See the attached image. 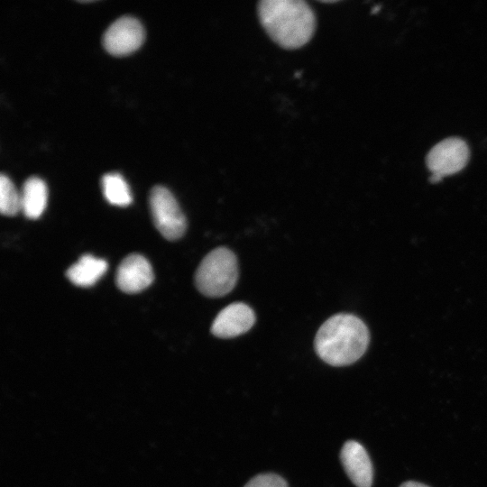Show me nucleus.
<instances>
[{
  "label": "nucleus",
  "mask_w": 487,
  "mask_h": 487,
  "mask_svg": "<svg viewBox=\"0 0 487 487\" xmlns=\"http://www.w3.org/2000/svg\"><path fill=\"white\" fill-rule=\"evenodd\" d=\"M260 23L269 37L286 50L299 49L313 37L317 18L302 0H262L257 5Z\"/></svg>",
  "instance_id": "1"
},
{
  "label": "nucleus",
  "mask_w": 487,
  "mask_h": 487,
  "mask_svg": "<svg viewBox=\"0 0 487 487\" xmlns=\"http://www.w3.org/2000/svg\"><path fill=\"white\" fill-rule=\"evenodd\" d=\"M366 325L351 314H336L318 329L315 350L325 363L333 366L349 365L360 359L369 345Z\"/></svg>",
  "instance_id": "2"
},
{
  "label": "nucleus",
  "mask_w": 487,
  "mask_h": 487,
  "mask_svg": "<svg viewBox=\"0 0 487 487\" xmlns=\"http://www.w3.org/2000/svg\"><path fill=\"white\" fill-rule=\"evenodd\" d=\"M237 280L236 256L225 247H218L207 253L195 274L198 289L211 298L228 294L234 288Z\"/></svg>",
  "instance_id": "3"
},
{
  "label": "nucleus",
  "mask_w": 487,
  "mask_h": 487,
  "mask_svg": "<svg viewBox=\"0 0 487 487\" xmlns=\"http://www.w3.org/2000/svg\"><path fill=\"white\" fill-rule=\"evenodd\" d=\"M152 218L161 234L170 241L182 237L187 229V220L178 201L163 186H154L149 195Z\"/></svg>",
  "instance_id": "4"
},
{
  "label": "nucleus",
  "mask_w": 487,
  "mask_h": 487,
  "mask_svg": "<svg viewBox=\"0 0 487 487\" xmlns=\"http://www.w3.org/2000/svg\"><path fill=\"white\" fill-rule=\"evenodd\" d=\"M466 142L457 137L446 138L431 148L426 163L432 174L443 179L462 170L469 160Z\"/></svg>",
  "instance_id": "5"
},
{
  "label": "nucleus",
  "mask_w": 487,
  "mask_h": 487,
  "mask_svg": "<svg viewBox=\"0 0 487 487\" xmlns=\"http://www.w3.org/2000/svg\"><path fill=\"white\" fill-rule=\"evenodd\" d=\"M144 31L141 23L130 15L115 20L102 37L104 48L113 55H125L135 51L142 42Z\"/></svg>",
  "instance_id": "6"
},
{
  "label": "nucleus",
  "mask_w": 487,
  "mask_h": 487,
  "mask_svg": "<svg viewBox=\"0 0 487 487\" xmlns=\"http://www.w3.org/2000/svg\"><path fill=\"white\" fill-rule=\"evenodd\" d=\"M150 262L141 254L132 253L118 265L115 283L119 289L128 294L141 292L153 281Z\"/></svg>",
  "instance_id": "7"
},
{
  "label": "nucleus",
  "mask_w": 487,
  "mask_h": 487,
  "mask_svg": "<svg viewBox=\"0 0 487 487\" xmlns=\"http://www.w3.org/2000/svg\"><path fill=\"white\" fill-rule=\"evenodd\" d=\"M254 322L253 310L244 303L234 302L217 314L212 323L211 333L220 338H231L246 333Z\"/></svg>",
  "instance_id": "8"
},
{
  "label": "nucleus",
  "mask_w": 487,
  "mask_h": 487,
  "mask_svg": "<svg viewBox=\"0 0 487 487\" xmlns=\"http://www.w3.org/2000/svg\"><path fill=\"white\" fill-rule=\"evenodd\" d=\"M340 459L345 471L356 487H371L373 469L371 459L364 447L356 441L344 444Z\"/></svg>",
  "instance_id": "9"
},
{
  "label": "nucleus",
  "mask_w": 487,
  "mask_h": 487,
  "mask_svg": "<svg viewBox=\"0 0 487 487\" xmlns=\"http://www.w3.org/2000/svg\"><path fill=\"white\" fill-rule=\"evenodd\" d=\"M107 262L91 254L82 255L66 271L69 281L79 287L94 285L106 271Z\"/></svg>",
  "instance_id": "10"
},
{
  "label": "nucleus",
  "mask_w": 487,
  "mask_h": 487,
  "mask_svg": "<svg viewBox=\"0 0 487 487\" xmlns=\"http://www.w3.org/2000/svg\"><path fill=\"white\" fill-rule=\"evenodd\" d=\"M21 211L30 219L41 216L47 204V187L44 181L35 176L28 178L22 188Z\"/></svg>",
  "instance_id": "11"
},
{
  "label": "nucleus",
  "mask_w": 487,
  "mask_h": 487,
  "mask_svg": "<svg viewBox=\"0 0 487 487\" xmlns=\"http://www.w3.org/2000/svg\"><path fill=\"white\" fill-rule=\"evenodd\" d=\"M102 189L106 199L112 205L126 207L132 201L129 187L117 172H108L102 176Z\"/></svg>",
  "instance_id": "12"
},
{
  "label": "nucleus",
  "mask_w": 487,
  "mask_h": 487,
  "mask_svg": "<svg viewBox=\"0 0 487 487\" xmlns=\"http://www.w3.org/2000/svg\"><path fill=\"white\" fill-rule=\"evenodd\" d=\"M0 211L3 215L12 216L21 211V197L11 179L0 175Z\"/></svg>",
  "instance_id": "13"
},
{
  "label": "nucleus",
  "mask_w": 487,
  "mask_h": 487,
  "mask_svg": "<svg viewBox=\"0 0 487 487\" xmlns=\"http://www.w3.org/2000/svg\"><path fill=\"white\" fill-rule=\"evenodd\" d=\"M244 487H288L286 481L274 473L259 474L251 479Z\"/></svg>",
  "instance_id": "14"
},
{
  "label": "nucleus",
  "mask_w": 487,
  "mask_h": 487,
  "mask_svg": "<svg viewBox=\"0 0 487 487\" xmlns=\"http://www.w3.org/2000/svg\"><path fill=\"white\" fill-rule=\"evenodd\" d=\"M400 487H429L426 484H423L415 481H407L400 485Z\"/></svg>",
  "instance_id": "15"
}]
</instances>
